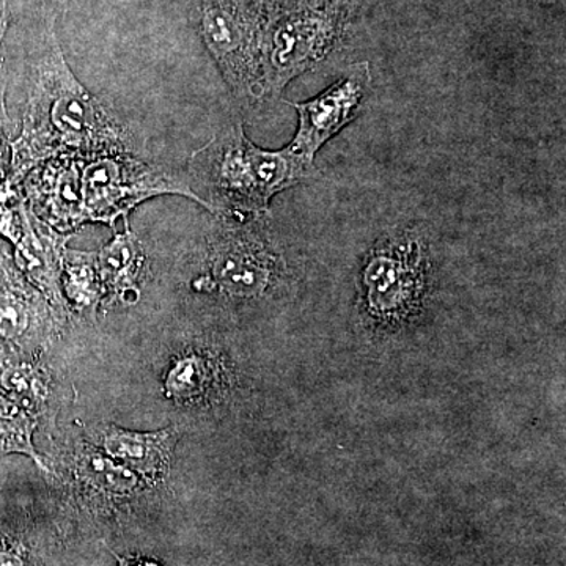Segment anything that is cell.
Instances as JSON below:
<instances>
[{
    "instance_id": "19",
    "label": "cell",
    "mask_w": 566,
    "mask_h": 566,
    "mask_svg": "<svg viewBox=\"0 0 566 566\" xmlns=\"http://www.w3.org/2000/svg\"><path fill=\"white\" fill-rule=\"evenodd\" d=\"M7 69L3 61L2 51H0V150H9L10 142L13 140V122L10 120L9 111H7Z\"/></svg>"
},
{
    "instance_id": "18",
    "label": "cell",
    "mask_w": 566,
    "mask_h": 566,
    "mask_svg": "<svg viewBox=\"0 0 566 566\" xmlns=\"http://www.w3.org/2000/svg\"><path fill=\"white\" fill-rule=\"evenodd\" d=\"M408 260L405 256L381 255L375 260L374 266L368 270L367 282L370 285L374 300L381 305H392V300L405 296L406 289H411L412 281L408 275L415 271L406 268Z\"/></svg>"
},
{
    "instance_id": "13",
    "label": "cell",
    "mask_w": 566,
    "mask_h": 566,
    "mask_svg": "<svg viewBox=\"0 0 566 566\" xmlns=\"http://www.w3.org/2000/svg\"><path fill=\"white\" fill-rule=\"evenodd\" d=\"M0 392L35 417L39 423L43 417H51L55 382L43 354L0 357Z\"/></svg>"
},
{
    "instance_id": "12",
    "label": "cell",
    "mask_w": 566,
    "mask_h": 566,
    "mask_svg": "<svg viewBox=\"0 0 566 566\" xmlns=\"http://www.w3.org/2000/svg\"><path fill=\"white\" fill-rule=\"evenodd\" d=\"M125 230L115 232L114 238L96 252L99 277L104 289V303L136 305L140 300L142 277L145 271V251L139 238L129 227V219H123Z\"/></svg>"
},
{
    "instance_id": "9",
    "label": "cell",
    "mask_w": 566,
    "mask_h": 566,
    "mask_svg": "<svg viewBox=\"0 0 566 566\" xmlns=\"http://www.w3.org/2000/svg\"><path fill=\"white\" fill-rule=\"evenodd\" d=\"M223 221V219H222ZM229 223L211 243L210 275L196 283L202 289H219L240 296L262 292L271 273L270 252L251 230L244 229L245 222Z\"/></svg>"
},
{
    "instance_id": "22",
    "label": "cell",
    "mask_w": 566,
    "mask_h": 566,
    "mask_svg": "<svg viewBox=\"0 0 566 566\" xmlns=\"http://www.w3.org/2000/svg\"><path fill=\"white\" fill-rule=\"evenodd\" d=\"M77 2L81 0H43V9L57 14L59 11L69 9L70 6Z\"/></svg>"
},
{
    "instance_id": "15",
    "label": "cell",
    "mask_w": 566,
    "mask_h": 566,
    "mask_svg": "<svg viewBox=\"0 0 566 566\" xmlns=\"http://www.w3.org/2000/svg\"><path fill=\"white\" fill-rule=\"evenodd\" d=\"M62 292L71 315H81L88 319L96 318L106 296L98 264H96V252L65 249Z\"/></svg>"
},
{
    "instance_id": "5",
    "label": "cell",
    "mask_w": 566,
    "mask_h": 566,
    "mask_svg": "<svg viewBox=\"0 0 566 566\" xmlns=\"http://www.w3.org/2000/svg\"><path fill=\"white\" fill-rule=\"evenodd\" d=\"M197 28L241 103L263 99L260 28L263 0H193Z\"/></svg>"
},
{
    "instance_id": "2",
    "label": "cell",
    "mask_w": 566,
    "mask_h": 566,
    "mask_svg": "<svg viewBox=\"0 0 566 566\" xmlns=\"http://www.w3.org/2000/svg\"><path fill=\"white\" fill-rule=\"evenodd\" d=\"M315 166L289 147H256L238 122L192 153L188 180L200 207L223 221H260L279 192L315 178Z\"/></svg>"
},
{
    "instance_id": "6",
    "label": "cell",
    "mask_w": 566,
    "mask_h": 566,
    "mask_svg": "<svg viewBox=\"0 0 566 566\" xmlns=\"http://www.w3.org/2000/svg\"><path fill=\"white\" fill-rule=\"evenodd\" d=\"M65 326L0 241V357L43 354Z\"/></svg>"
},
{
    "instance_id": "4",
    "label": "cell",
    "mask_w": 566,
    "mask_h": 566,
    "mask_svg": "<svg viewBox=\"0 0 566 566\" xmlns=\"http://www.w3.org/2000/svg\"><path fill=\"white\" fill-rule=\"evenodd\" d=\"M82 196L87 223H103L115 230L118 219L159 196H181L199 203L186 178L144 161L136 153L81 156Z\"/></svg>"
},
{
    "instance_id": "21",
    "label": "cell",
    "mask_w": 566,
    "mask_h": 566,
    "mask_svg": "<svg viewBox=\"0 0 566 566\" xmlns=\"http://www.w3.org/2000/svg\"><path fill=\"white\" fill-rule=\"evenodd\" d=\"M0 566H24V562L17 551L0 547Z\"/></svg>"
},
{
    "instance_id": "7",
    "label": "cell",
    "mask_w": 566,
    "mask_h": 566,
    "mask_svg": "<svg viewBox=\"0 0 566 566\" xmlns=\"http://www.w3.org/2000/svg\"><path fill=\"white\" fill-rule=\"evenodd\" d=\"M371 84L368 63H356L326 91L305 103H289L296 109L300 128L286 147L307 163L357 117Z\"/></svg>"
},
{
    "instance_id": "8",
    "label": "cell",
    "mask_w": 566,
    "mask_h": 566,
    "mask_svg": "<svg viewBox=\"0 0 566 566\" xmlns=\"http://www.w3.org/2000/svg\"><path fill=\"white\" fill-rule=\"evenodd\" d=\"M20 189L32 214L55 232L74 234L87 223L81 156L62 155L41 163L25 175Z\"/></svg>"
},
{
    "instance_id": "23",
    "label": "cell",
    "mask_w": 566,
    "mask_h": 566,
    "mask_svg": "<svg viewBox=\"0 0 566 566\" xmlns=\"http://www.w3.org/2000/svg\"><path fill=\"white\" fill-rule=\"evenodd\" d=\"M126 566H158L156 564H151V562H140V564L136 565H126Z\"/></svg>"
},
{
    "instance_id": "16",
    "label": "cell",
    "mask_w": 566,
    "mask_h": 566,
    "mask_svg": "<svg viewBox=\"0 0 566 566\" xmlns=\"http://www.w3.org/2000/svg\"><path fill=\"white\" fill-rule=\"evenodd\" d=\"M39 427L35 417L0 392V458L13 453L29 457L39 465L40 471L51 474L50 465L33 444V436Z\"/></svg>"
},
{
    "instance_id": "1",
    "label": "cell",
    "mask_w": 566,
    "mask_h": 566,
    "mask_svg": "<svg viewBox=\"0 0 566 566\" xmlns=\"http://www.w3.org/2000/svg\"><path fill=\"white\" fill-rule=\"evenodd\" d=\"M57 14L44 10L41 51L33 66V85L21 132L9 145V174L20 186L33 167L55 156L136 153V142L77 80L63 55Z\"/></svg>"
},
{
    "instance_id": "20",
    "label": "cell",
    "mask_w": 566,
    "mask_h": 566,
    "mask_svg": "<svg viewBox=\"0 0 566 566\" xmlns=\"http://www.w3.org/2000/svg\"><path fill=\"white\" fill-rule=\"evenodd\" d=\"M10 6L9 0H0V51H2L3 39L10 25Z\"/></svg>"
},
{
    "instance_id": "17",
    "label": "cell",
    "mask_w": 566,
    "mask_h": 566,
    "mask_svg": "<svg viewBox=\"0 0 566 566\" xmlns=\"http://www.w3.org/2000/svg\"><path fill=\"white\" fill-rule=\"evenodd\" d=\"M212 367L199 354L178 357L166 376V397L178 403L197 401L212 385Z\"/></svg>"
},
{
    "instance_id": "3",
    "label": "cell",
    "mask_w": 566,
    "mask_h": 566,
    "mask_svg": "<svg viewBox=\"0 0 566 566\" xmlns=\"http://www.w3.org/2000/svg\"><path fill=\"white\" fill-rule=\"evenodd\" d=\"M334 33L331 11L318 0H263L260 84L264 96L283 88L323 57Z\"/></svg>"
},
{
    "instance_id": "11",
    "label": "cell",
    "mask_w": 566,
    "mask_h": 566,
    "mask_svg": "<svg viewBox=\"0 0 566 566\" xmlns=\"http://www.w3.org/2000/svg\"><path fill=\"white\" fill-rule=\"evenodd\" d=\"M91 442L139 476L145 485H156L169 475L177 433L174 428L142 433L115 424H99L93 428Z\"/></svg>"
},
{
    "instance_id": "10",
    "label": "cell",
    "mask_w": 566,
    "mask_h": 566,
    "mask_svg": "<svg viewBox=\"0 0 566 566\" xmlns=\"http://www.w3.org/2000/svg\"><path fill=\"white\" fill-rule=\"evenodd\" d=\"M71 238L73 234L55 232L41 222L25 203L22 212V237L13 245V260L18 270L46 297L55 314L65 323L71 314L62 292V270L63 253L69 248Z\"/></svg>"
},
{
    "instance_id": "14",
    "label": "cell",
    "mask_w": 566,
    "mask_h": 566,
    "mask_svg": "<svg viewBox=\"0 0 566 566\" xmlns=\"http://www.w3.org/2000/svg\"><path fill=\"white\" fill-rule=\"evenodd\" d=\"M73 482L88 494L106 497H132L145 486L139 476L103 453L98 447L80 444L71 458Z\"/></svg>"
}]
</instances>
